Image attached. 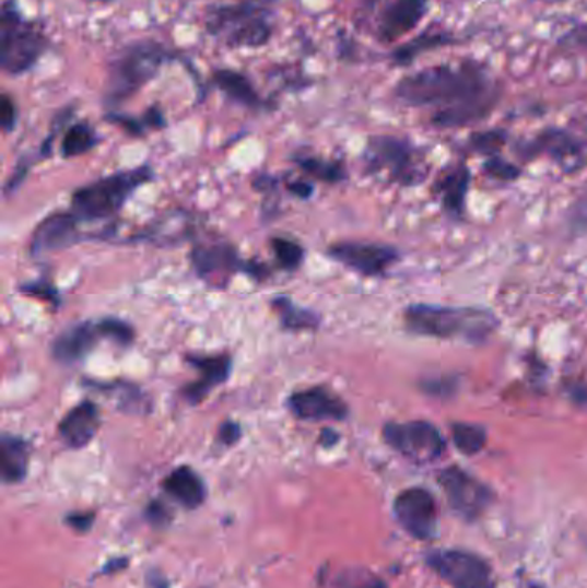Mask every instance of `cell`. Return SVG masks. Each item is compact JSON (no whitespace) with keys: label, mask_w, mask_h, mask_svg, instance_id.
I'll list each match as a JSON object with an SVG mask.
<instances>
[{"label":"cell","mask_w":587,"mask_h":588,"mask_svg":"<svg viewBox=\"0 0 587 588\" xmlns=\"http://www.w3.org/2000/svg\"><path fill=\"white\" fill-rule=\"evenodd\" d=\"M395 95L410 107H436L434 125L458 128L484 119L498 102L500 92L486 66L463 61L401 78Z\"/></svg>","instance_id":"cell-1"},{"label":"cell","mask_w":587,"mask_h":588,"mask_svg":"<svg viewBox=\"0 0 587 588\" xmlns=\"http://www.w3.org/2000/svg\"><path fill=\"white\" fill-rule=\"evenodd\" d=\"M406 326L413 334L479 343L494 331L496 319L490 311L476 308L412 305L406 311Z\"/></svg>","instance_id":"cell-2"},{"label":"cell","mask_w":587,"mask_h":588,"mask_svg":"<svg viewBox=\"0 0 587 588\" xmlns=\"http://www.w3.org/2000/svg\"><path fill=\"white\" fill-rule=\"evenodd\" d=\"M274 0H242L239 4L221 5L209 13L207 32L224 38L232 47L257 49L272 35L269 4Z\"/></svg>","instance_id":"cell-3"},{"label":"cell","mask_w":587,"mask_h":588,"mask_svg":"<svg viewBox=\"0 0 587 588\" xmlns=\"http://www.w3.org/2000/svg\"><path fill=\"white\" fill-rule=\"evenodd\" d=\"M169 61V54L157 42L145 40L128 45L114 59L109 69L106 98L109 104H121L133 97Z\"/></svg>","instance_id":"cell-4"},{"label":"cell","mask_w":587,"mask_h":588,"mask_svg":"<svg viewBox=\"0 0 587 588\" xmlns=\"http://www.w3.org/2000/svg\"><path fill=\"white\" fill-rule=\"evenodd\" d=\"M152 170L149 167L113 174L109 178L98 179L92 185L83 186L74 191L71 200V212L80 221H104L118 214L128 202V198L145 183L151 181Z\"/></svg>","instance_id":"cell-5"},{"label":"cell","mask_w":587,"mask_h":588,"mask_svg":"<svg viewBox=\"0 0 587 588\" xmlns=\"http://www.w3.org/2000/svg\"><path fill=\"white\" fill-rule=\"evenodd\" d=\"M47 38L40 26L25 20L14 0H5L0 17V66L8 74H23L40 61Z\"/></svg>","instance_id":"cell-6"},{"label":"cell","mask_w":587,"mask_h":588,"mask_svg":"<svg viewBox=\"0 0 587 588\" xmlns=\"http://www.w3.org/2000/svg\"><path fill=\"white\" fill-rule=\"evenodd\" d=\"M383 437L389 448L415 463H433L445 451V439L430 422L413 420L406 423H388Z\"/></svg>","instance_id":"cell-7"},{"label":"cell","mask_w":587,"mask_h":588,"mask_svg":"<svg viewBox=\"0 0 587 588\" xmlns=\"http://www.w3.org/2000/svg\"><path fill=\"white\" fill-rule=\"evenodd\" d=\"M427 566L454 588H493L486 561L466 551H434Z\"/></svg>","instance_id":"cell-8"},{"label":"cell","mask_w":587,"mask_h":588,"mask_svg":"<svg viewBox=\"0 0 587 588\" xmlns=\"http://www.w3.org/2000/svg\"><path fill=\"white\" fill-rule=\"evenodd\" d=\"M437 482L445 491L446 499L450 503L451 508L463 518L474 520L490 506V489L460 468H446L437 475Z\"/></svg>","instance_id":"cell-9"},{"label":"cell","mask_w":587,"mask_h":588,"mask_svg":"<svg viewBox=\"0 0 587 588\" xmlns=\"http://www.w3.org/2000/svg\"><path fill=\"white\" fill-rule=\"evenodd\" d=\"M398 524L415 539L430 540L436 536L437 508L433 494L413 487L398 494L394 503Z\"/></svg>","instance_id":"cell-10"},{"label":"cell","mask_w":587,"mask_h":588,"mask_svg":"<svg viewBox=\"0 0 587 588\" xmlns=\"http://www.w3.org/2000/svg\"><path fill=\"white\" fill-rule=\"evenodd\" d=\"M328 255L347 269L369 278L385 274L386 270L398 260V251L395 248L377 243H337L329 248Z\"/></svg>","instance_id":"cell-11"},{"label":"cell","mask_w":587,"mask_h":588,"mask_svg":"<svg viewBox=\"0 0 587 588\" xmlns=\"http://www.w3.org/2000/svg\"><path fill=\"white\" fill-rule=\"evenodd\" d=\"M80 219L73 212H56L38 224L30 242L32 257H44L52 251L66 250L82 239Z\"/></svg>","instance_id":"cell-12"},{"label":"cell","mask_w":587,"mask_h":588,"mask_svg":"<svg viewBox=\"0 0 587 588\" xmlns=\"http://www.w3.org/2000/svg\"><path fill=\"white\" fill-rule=\"evenodd\" d=\"M286 404L292 415L307 422H320V420L341 422L349 416V404L326 387H310L305 391L293 392L287 398Z\"/></svg>","instance_id":"cell-13"},{"label":"cell","mask_w":587,"mask_h":588,"mask_svg":"<svg viewBox=\"0 0 587 588\" xmlns=\"http://www.w3.org/2000/svg\"><path fill=\"white\" fill-rule=\"evenodd\" d=\"M430 0H391L379 16V37L385 42L398 40L418 28L427 13Z\"/></svg>","instance_id":"cell-14"},{"label":"cell","mask_w":587,"mask_h":588,"mask_svg":"<svg viewBox=\"0 0 587 588\" xmlns=\"http://www.w3.org/2000/svg\"><path fill=\"white\" fill-rule=\"evenodd\" d=\"M98 427H101V410L94 401L85 399L66 413L57 427V435L68 448L82 449L94 439Z\"/></svg>","instance_id":"cell-15"},{"label":"cell","mask_w":587,"mask_h":588,"mask_svg":"<svg viewBox=\"0 0 587 588\" xmlns=\"http://www.w3.org/2000/svg\"><path fill=\"white\" fill-rule=\"evenodd\" d=\"M101 339H106L101 322L77 324L54 341V358L62 365H74L89 356Z\"/></svg>","instance_id":"cell-16"},{"label":"cell","mask_w":587,"mask_h":588,"mask_svg":"<svg viewBox=\"0 0 587 588\" xmlns=\"http://www.w3.org/2000/svg\"><path fill=\"white\" fill-rule=\"evenodd\" d=\"M188 363L191 367L199 371L200 379L183 387V396L190 401L191 404H197L206 398L214 387L226 383L232 375L233 362L227 355L214 356H188Z\"/></svg>","instance_id":"cell-17"},{"label":"cell","mask_w":587,"mask_h":588,"mask_svg":"<svg viewBox=\"0 0 587 588\" xmlns=\"http://www.w3.org/2000/svg\"><path fill=\"white\" fill-rule=\"evenodd\" d=\"M367 162L373 169H386L395 178L409 179V174L412 173V150L406 141L397 138H374L367 149Z\"/></svg>","instance_id":"cell-18"},{"label":"cell","mask_w":587,"mask_h":588,"mask_svg":"<svg viewBox=\"0 0 587 588\" xmlns=\"http://www.w3.org/2000/svg\"><path fill=\"white\" fill-rule=\"evenodd\" d=\"M191 263L197 274L202 278H209L219 272H235V270H242L250 275H256V270L263 272V266L250 267V263L242 262L232 246L227 245L197 246L191 251Z\"/></svg>","instance_id":"cell-19"},{"label":"cell","mask_w":587,"mask_h":588,"mask_svg":"<svg viewBox=\"0 0 587 588\" xmlns=\"http://www.w3.org/2000/svg\"><path fill=\"white\" fill-rule=\"evenodd\" d=\"M164 491L187 508H197L206 499V484L190 467H179L164 479Z\"/></svg>","instance_id":"cell-20"},{"label":"cell","mask_w":587,"mask_h":588,"mask_svg":"<svg viewBox=\"0 0 587 588\" xmlns=\"http://www.w3.org/2000/svg\"><path fill=\"white\" fill-rule=\"evenodd\" d=\"M28 444L16 435L4 434L0 440V464L5 484H17L28 472Z\"/></svg>","instance_id":"cell-21"},{"label":"cell","mask_w":587,"mask_h":588,"mask_svg":"<svg viewBox=\"0 0 587 588\" xmlns=\"http://www.w3.org/2000/svg\"><path fill=\"white\" fill-rule=\"evenodd\" d=\"M212 83L236 104L245 105V107H260L262 105L256 86L251 85V81L238 71H232V69L215 71Z\"/></svg>","instance_id":"cell-22"},{"label":"cell","mask_w":587,"mask_h":588,"mask_svg":"<svg viewBox=\"0 0 587 588\" xmlns=\"http://www.w3.org/2000/svg\"><path fill=\"white\" fill-rule=\"evenodd\" d=\"M272 307L280 315L281 326L287 331H307V329H316L319 326V315L314 314L307 308L296 307L292 299L275 298L272 302Z\"/></svg>","instance_id":"cell-23"},{"label":"cell","mask_w":587,"mask_h":588,"mask_svg":"<svg viewBox=\"0 0 587 588\" xmlns=\"http://www.w3.org/2000/svg\"><path fill=\"white\" fill-rule=\"evenodd\" d=\"M95 387L101 389V392L110 395L113 392L118 398L119 410L126 413H146L149 411V399L133 384L118 383L113 384H95Z\"/></svg>","instance_id":"cell-24"},{"label":"cell","mask_w":587,"mask_h":588,"mask_svg":"<svg viewBox=\"0 0 587 588\" xmlns=\"http://www.w3.org/2000/svg\"><path fill=\"white\" fill-rule=\"evenodd\" d=\"M97 145V134L85 122H78L66 131L62 138L61 152L66 158L78 157Z\"/></svg>","instance_id":"cell-25"},{"label":"cell","mask_w":587,"mask_h":588,"mask_svg":"<svg viewBox=\"0 0 587 588\" xmlns=\"http://www.w3.org/2000/svg\"><path fill=\"white\" fill-rule=\"evenodd\" d=\"M455 446L463 455H478L486 446V431L474 423H455L451 428Z\"/></svg>","instance_id":"cell-26"},{"label":"cell","mask_w":587,"mask_h":588,"mask_svg":"<svg viewBox=\"0 0 587 588\" xmlns=\"http://www.w3.org/2000/svg\"><path fill=\"white\" fill-rule=\"evenodd\" d=\"M536 145L544 152L559 155V157H567V155H580L583 154L584 145L580 141L572 138L571 134L562 133V131H551V133H544L543 137H539L536 141Z\"/></svg>","instance_id":"cell-27"},{"label":"cell","mask_w":587,"mask_h":588,"mask_svg":"<svg viewBox=\"0 0 587 588\" xmlns=\"http://www.w3.org/2000/svg\"><path fill=\"white\" fill-rule=\"evenodd\" d=\"M467 183H469V176H467L466 169H458L457 173L450 174L443 183V197H445L446 207L451 212H460V209H462Z\"/></svg>","instance_id":"cell-28"},{"label":"cell","mask_w":587,"mask_h":588,"mask_svg":"<svg viewBox=\"0 0 587 588\" xmlns=\"http://www.w3.org/2000/svg\"><path fill=\"white\" fill-rule=\"evenodd\" d=\"M448 42H450V38L446 37V35H437V33L436 35H424V37L400 47L394 54L395 62L397 64H409L422 50L433 49V47H439V45L448 44Z\"/></svg>","instance_id":"cell-29"},{"label":"cell","mask_w":587,"mask_h":588,"mask_svg":"<svg viewBox=\"0 0 587 588\" xmlns=\"http://www.w3.org/2000/svg\"><path fill=\"white\" fill-rule=\"evenodd\" d=\"M109 121H113L114 125L121 126L125 128L128 133L131 134H143L145 128H163L164 126V116L159 109H151L142 119H133V117L119 116V114H110L107 117Z\"/></svg>","instance_id":"cell-30"},{"label":"cell","mask_w":587,"mask_h":588,"mask_svg":"<svg viewBox=\"0 0 587 588\" xmlns=\"http://www.w3.org/2000/svg\"><path fill=\"white\" fill-rule=\"evenodd\" d=\"M275 260L283 269H298L304 262V248L296 242L286 238H274L271 242Z\"/></svg>","instance_id":"cell-31"},{"label":"cell","mask_w":587,"mask_h":588,"mask_svg":"<svg viewBox=\"0 0 587 588\" xmlns=\"http://www.w3.org/2000/svg\"><path fill=\"white\" fill-rule=\"evenodd\" d=\"M298 166L320 181L337 183L344 178L343 169L340 164L334 162L320 161L316 157L298 158Z\"/></svg>","instance_id":"cell-32"},{"label":"cell","mask_w":587,"mask_h":588,"mask_svg":"<svg viewBox=\"0 0 587 588\" xmlns=\"http://www.w3.org/2000/svg\"><path fill=\"white\" fill-rule=\"evenodd\" d=\"M102 332L106 339H113L114 343L128 346L134 339L133 327L125 320L104 319L101 320Z\"/></svg>","instance_id":"cell-33"},{"label":"cell","mask_w":587,"mask_h":588,"mask_svg":"<svg viewBox=\"0 0 587 588\" xmlns=\"http://www.w3.org/2000/svg\"><path fill=\"white\" fill-rule=\"evenodd\" d=\"M17 109L14 102L9 95H2V104H0V125L4 129V133H11L16 128Z\"/></svg>","instance_id":"cell-34"},{"label":"cell","mask_w":587,"mask_h":588,"mask_svg":"<svg viewBox=\"0 0 587 588\" xmlns=\"http://www.w3.org/2000/svg\"><path fill=\"white\" fill-rule=\"evenodd\" d=\"M343 588H386L379 578L369 573L359 572L343 578Z\"/></svg>","instance_id":"cell-35"},{"label":"cell","mask_w":587,"mask_h":588,"mask_svg":"<svg viewBox=\"0 0 587 588\" xmlns=\"http://www.w3.org/2000/svg\"><path fill=\"white\" fill-rule=\"evenodd\" d=\"M486 169L494 178L505 179V181L514 179L519 174L517 167L510 166L508 162L498 161V158L488 162Z\"/></svg>","instance_id":"cell-36"},{"label":"cell","mask_w":587,"mask_h":588,"mask_svg":"<svg viewBox=\"0 0 587 588\" xmlns=\"http://www.w3.org/2000/svg\"><path fill=\"white\" fill-rule=\"evenodd\" d=\"M239 437H242V428H239L238 423L232 422V420H226L219 428V440L224 446H233V444L238 443Z\"/></svg>","instance_id":"cell-37"},{"label":"cell","mask_w":587,"mask_h":588,"mask_svg":"<svg viewBox=\"0 0 587 588\" xmlns=\"http://www.w3.org/2000/svg\"><path fill=\"white\" fill-rule=\"evenodd\" d=\"M21 291L32 296H40L45 302L57 303V291L49 286L47 282H37V284H26Z\"/></svg>","instance_id":"cell-38"},{"label":"cell","mask_w":587,"mask_h":588,"mask_svg":"<svg viewBox=\"0 0 587 588\" xmlns=\"http://www.w3.org/2000/svg\"><path fill=\"white\" fill-rule=\"evenodd\" d=\"M562 42L563 44L571 45V47L587 50V23L586 25H579L577 28L571 30V32L562 38Z\"/></svg>","instance_id":"cell-39"},{"label":"cell","mask_w":587,"mask_h":588,"mask_svg":"<svg viewBox=\"0 0 587 588\" xmlns=\"http://www.w3.org/2000/svg\"><path fill=\"white\" fill-rule=\"evenodd\" d=\"M572 226L587 227V195L580 198L579 202L575 203L572 209Z\"/></svg>","instance_id":"cell-40"},{"label":"cell","mask_w":587,"mask_h":588,"mask_svg":"<svg viewBox=\"0 0 587 588\" xmlns=\"http://www.w3.org/2000/svg\"><path fill=\"white\" fill-rule=\"evenodd\" d=\"M287 190L292 191V193L296 195L298 198H308L314 193L313 186L302 181L290 183V185H287Z\"/></svg>","instance_id":"cell-41"},{"label":"cell","mask_w":587,"mask_h":588,"mask_svg":"<svg viewBox=\"0 0 587 588\" xmlns=\"http://www.w3.org/2000/svg\"><path fill=\"white\" fill-rule=\"evenodd\" d=\"M338 440H340V435H338L337 432L331 431V428H325L322 434H320L319 443L322 444V446H326V448H329V446H334Z\"/></svg>","instance_id":"cell-42"},{"label":"cell","mask_w":587,"mask_h":588,"mask_svg":"<svg viewBox=\"0 0 587 588\" xmlns=\"http://www.w3.org/2000/svg\"><path fill=\"white\" fill-rule=\"evenodd\" d=\"M571 396L574 398L575 403L587 407V386L571 387Z\"/></svg>","instance_id":"cell-43"},{"label":"cell","mask_w":587,"mask_h":588,"mask_svg":"<svg viewBox=\"0 0 587 588\" xmlns=\"http://www.w3.org/2000/svg\"><path fill=\"white\" fill-rule=\"evenodd\" d=\"M531 588H541V587H531Z\"/></svg>","instance_id":"cell-44"}]
</instances>
